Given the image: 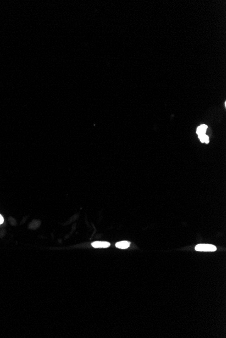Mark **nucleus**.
Listing matches in <instances>:
<instances>
[{"instance_id":"nucleus-5","label":"nucleus","mask_w":226,"mask_h":338,"mask_svg":"<svg viewBox=\"0 0 226 338\" xmlns=\"http://www.w3.org/2000/svg\"><path fill=\"white\" fill-rule=\"evenodd\" d=\"M199 138L200 139V141L202 142H203V143H206V144L209 143V137L206 134L199 135Z\"/></svg>"},{"instance_id":"nucleus-4","label":"nucleus","mask_w":226,"mask_h":338,"mask_svg":"<svg viewBox=\"0 0 226 338\" xmlns=\"http://www.w3.org/2000/svg\"><path fill=\"white\" fill-rule=\"evenodd\" d=\"M207 128H208V126H207L205 124L200 125V126L198 127V128L196 130L197 134L198 135H201V134H205L206 130H207Z\"/></svg>"},{"instance_id":"nucleus-6","label":"nucleus","mask_w":226,"mask_h":338,"mask_svg":"<svg viewBox=\"0 0 226 338\" xmlns=\"http://www.w3.org/2000/svg\"><path fill=\"white\" fill-rule=\"evenodd\" d=\"M4 218H3V217H2V215H0V225H1V224H3V223H4Z\"/></svg>"},{"instance_id":"nucleus-2","label":"nucleus","mask_w":226,"mask_h":338,"mask_svg":"<svg viewBox=\"0 0 226 338\" xmlns=\"http://www.w3.org/2000/svg\"><path fill=\"white\" fill-rule=\"evenodd\" d=\"M91 246L94 248H96V249H105V248L109 247L110 244L108 242L95 241L94 242L91 243Z\"/></svg>"},{"instance_id":"nucleus-1","label":"nucleus","mask_w":226,"mask_h":338,"mask_svg":"<svg viewBox=\"0 0 226 338\" xmlns=\"http://www.w3.org/2000/svg\"><path fill=\"white\" fill-rule=\"evenodd\" d=\"M195 250L196 251H200V252H214L217 250V248L214 245L212 244H198L195 247Z\"/></svg>"},{"instance_id":"nucleus-3","label":"nucleus","mask_w":226,"mask_h":338,"mask_svg":"<svg viewBox=\"0 0 226 338\" xmlns=\"http://www.w3.org/2000/svg\"><path fill=\"white\" fill-rule=\"evenodd\" d=\"M115 246L117 248L120 249H127L130 246V242L128 241H120L116 243Z\"/></svg>"}]
</instances>
